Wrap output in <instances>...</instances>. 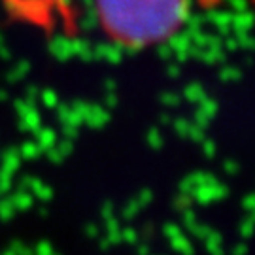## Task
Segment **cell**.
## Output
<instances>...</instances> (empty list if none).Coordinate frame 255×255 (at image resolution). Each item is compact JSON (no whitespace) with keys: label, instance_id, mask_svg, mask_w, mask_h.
<instances>
[{"label":"cell","instance_id":"6da1fadb","mask_svg":"<svg viewBox=\"0 0 255 255\" xmlns=\"http://www.w3.org/2000/svg\"><path fill=\"white\" fill-rule=\"evenodd\" d=\"M95 9L112 42L144 49L163 44L182 28L189 0H95Z\"/></svg>","mask_w":255,"mask_h":255}]
</instances>
